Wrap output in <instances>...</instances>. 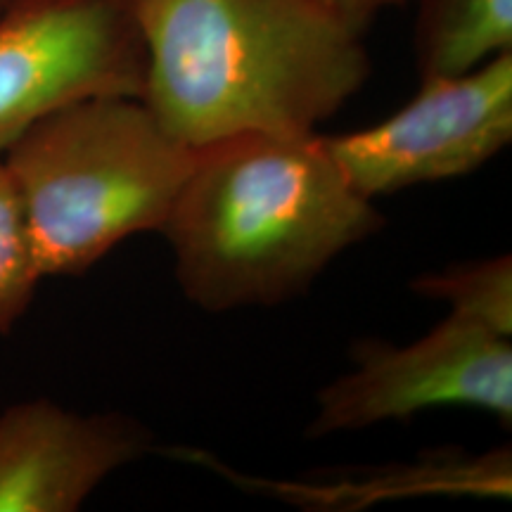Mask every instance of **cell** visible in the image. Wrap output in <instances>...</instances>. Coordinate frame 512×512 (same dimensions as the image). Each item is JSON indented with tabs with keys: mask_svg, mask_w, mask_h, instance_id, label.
<instances>
[{
	"mask_svg": "<svg viewBox=\"0 0 512 512\" xmlns=\"http://www.w3.org/2000/svg\"><path fill=\"white\" fill-rule=\"evenodd\" d=\"M318 131H254L195 147L159 233L185 299L226 313L290 302L382 230Z\"/></svg>",
	"mask_w": 512,
	"mask_h": 512,
	"instance_id": "cell-1",
	"label": "cell"
},
{
	"mask_svg": "<svg viewBox=\"0 0 512 512\" xmlns=\"http://www.w3.org/2000/svg\"><path fill=\"white\" fill-rule=\"evenodd\" d=\"M512 337L448 313L411 344L361 339L351 366L316 394L309 437L361 432L432 408H475L512 425Z\"/></svg>",
	"mask_w": 512,
	"mask_h": 512,
	"instance_id": "cell-4",
	"label": "cell"
},
{
	"mask_svg": "<svg viewBox=\"0 0 512 512\" xmlns=\"http://www.w3.org/2000/svg\"><path fill=\"white\" fill-rule=\"evenodd\" d=\"M413 294L448 306L498 335L512 337V256L460 261L444 271L422 273L411 283Z\"/></svg>",
	"mask_w": 512,
	"mask_h": 512,
	"instance_id": "cell-10",
	"label": "cell"
},
{
	"mask_svg": "<svg viewBox=\"0 0 512 512\" xmlns=\"http://www.w3.org/2000/svg\"><path fill=\"white\" fill-rule=\"evenodd\" d=\"M259 489L271 491L313 510H356L384 498L465 494L510 498L512 463L510 451H491L484 456H465L456 451L430 453L418 463L392 465L384 470L361 472V479H325V482H259Z\"/></svg>",
	"mask_w": 512,
	"mask_h": 512,
	"instance_id": "cell-8",
	"label": "cell"
},
{
	"mask_svg": "<svg viewBox=\"0 0 512 512\" xmlns=\"http://www.w3.org/2000/svg\"><path fill=\"white\" fill-rule=\"evenodd\" d=\"M133 0H15L0 12V155L36 121L93 95H143Z\"/></svg>",
	"mask_w": 512,
	"mask_h": 512,
	"instance_id": "cell-5",
	"label": "cell"
},
{
	"mask_svg": "<svg viewBox=\"0 0 512 512\" xmlns=\"http://www.w3.org/2000/svg\"><path fill=\"white\" fill-rule=\"evenodd\" d=\"M332 15L342 19L347 27L356 34H366L373 27L377 15L389 8H401V5L411 3V0H320Z\"/></svg>",
	"mask_w": 512,
	"mask_h": 512,
	"instance_id": "cell-12",
	"label": "cell"
},
{
	"mask_svg": "<svg viewBox=\"0 0 512 512\" xmlns=\"http://www.w3.org/2000/svg\"><path fill=\"white\" fill-rule=\"evenodd\" d=\"M143 102L183 145L311 133L366 86L363 36L320 0H133Z\"/></svg>",
	"mask_w": 512,
	"mask_h": 512,
	"instance_id": "cell-2",
	"label": "cell"
},
{
	"mask_svg": "<svg viewBox=\"0 0 512 512\" xmlns=\"http://www.w3.org/2000/svg\"><path fill=\"white\" fill-rule=\"evenodd\" d=\"M133 415L79 413L50 399L0 411V512H74L152 448Z\"/></svg>",
	"mask_w": 512,
	"mask_h": 512,
	"instance_id": "cell-7",
	"label": "cell"
},
{
	"mask_svg": "<svg viewBox=\"0 0 512 512\" xmlns=\"http://www.w3.org/2000/svg\"><path fill=\"white\" fill-rule=\"evenodd\" d=\"M43 280L22 200L0 157V335L27 316Z\"/></svg>",
	"mask_w": 512,
	"mask_h": 512,
	"instance_id": "cell-11",
	"label": "cell"
},
{
	"mask_svg": "<svg viewBox=\"0 0 512 512\" xmlns=\"http://www.w3.org/2000/svg\"><path fill=\"white\" fill-rule=\"evenodd\" d=\"M422 79L465 74L512 50V0H411Z\"/></svg>",
	"mask_w": 512,
	"mask_h": 512,
	"instance_id": "cell-9",
	"label": "cell"
},
{
	"mask_svg": "<svg viewBox=\"0 0 512 512\" xmlns=\"http://www.w3.org/2000/svg\"><path fill=\"white\" fill-rule=\"evenodd\" d=\"M43 278H76L138 233H159L195 150L164 131L138 95H93L3 152Z\"/></svg>",
	"mask_w": 512,
	"mask_h": 512,
	"instance_id": "cell-3",
	"label": "cell"
},
{
	"mask_svg": "<svg viewBox=\"0 0 512 512\" xmlns=\"http://www.w3.org/2000/svg\"><path fill=\"white\" fill-rule=\"evenodd\" d=\"M15 3V0H0V12H3L5 8H8V5H12Z\"/></svg>",
	"mask_w": 512,
	"mask_h": 512,
	"instance_id": "cell-13",
	"label": "cell"
},
{
	"mask_svg": "<svg viewBox=\"0 0 512 512\" xmlns=\"http://www.w3.org/2000/svg\"><path fill=\"white\" fill-rule=\"evenodd\" d=\"M323 140L351 188L373 202L472 174L512 140V50L465 74L422 79L392 117Z\"/></svg>",
	"mask_w": 512,
	"mask_h": 512,
	"instance_id": "cell-6",
	"label": "cell"
}]
</instances>
